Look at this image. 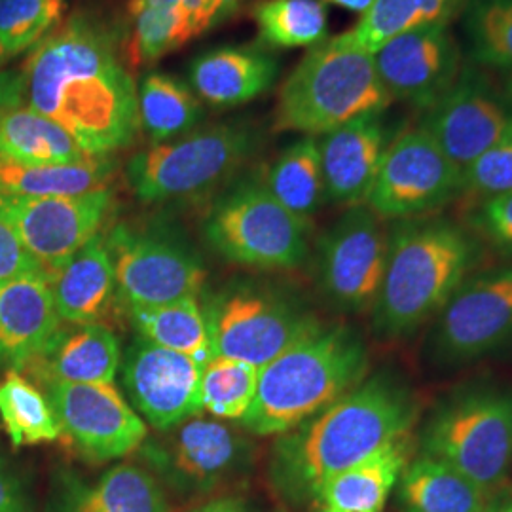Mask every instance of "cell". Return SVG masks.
<instances>
[{"label":"cell","instance_id":"1f68e13d","mask_svg":"<svg viewBox=\"0 0 512 512\" xmlns=\"http://www.w3.org/2000/svg\"><path fill=\"white\" fill-rule=\"evenodd\" d=\"M137 97L141 129L147 131L152 145L179 139L202 120V101L175 76L147 74L137 90Z\"/></svg>","mask_w":512,"mask_h":512},{"label":"cell","instance_id":"9a60e30c","mask_svg":"<svg viewBox=\"0 0 512 512\" xmlns=\"http://www.w3.org/2000/svg\"><path fill=\"white\" fill-rule=\"evenodd\" d=\"M116 293L129 308H150L198 296L205 281L200 260L171 239L126 224L107 236Z\"/></svg>","mask_w":512,"mask_h":512},{"label":"cell","instance_id":"d6986e66","mask_svg":"<svg viewBox=\"0 0 512 512\" xmlns=\"http://www.w3.org/2000/svg\"><path fill=\"white\" fill-rule=\"evenodd\" d=\"M372 55L389 97L423 112L450 92L461 73L458 42L448 25L412 29Z\"/></svg>","mask_w":512,"mask_h":512},{"label":"cell","instance_id":"ab89813d","mask_svg":"<svg viewBox=\"0 0 512 512\" xmlns=\"http://www.w3.org/2000/svg\"><path fill=\"white\" fill-rule=\"evenodd\" d=\"M511 192L512 135L461 171V194H471L480 202Z\"/></svg>","mask_w":512,"mask_h":512},{"label":"cell","instance_id":"7dc6e473","mask_svg":"<svg viewBox=\"0 0 512 512\" xmlns=\"http://www.w3.org/2000/svg\"><path fill=\"white\" fill-rule=\"evenodd\" d=\"M321 2H329V4H334V6L344 8V10H349L353 14L365 16L374 0H321Z\"/></svg>","mask_w":512,"mask_h":512},{"label":"cell","instance_id":"52a82bcc","mask_svg":"<svg viewBox=\"0 0 512 512\" xmlns=\"http://www.w3.org/2000/svg\"><path fill=\"white\" fill-rule=\"evenodd\" d=\"M253 150L251 129L219 124L135 154L128 181L143 203L179 202L226 181Z\"/></svg>","mask_w":512,"mask_h":512},{"label":"cell","instance_id":"7c38bea8","mask_svg":"<svg viewBox=\"0 0 512 512\" xmlns=\"http://www.w3.org/2000/svg\"><path fill=\"white\" fill-rule=\"evenodd\" d=\"M40 385L61 423V439L69 440L86 461L107 463L128 458L147 440V421L114 384Z\"/></svg>","mask_w":512,"mask_h":512},{"label":"cell","instance_id":"f1b7e54d","mask_svg":"<svg viewBox=\"0 0 512 512\" xmlns=\"http://www.w3.org/2000/svg\"><path fill=\"white\" fill-rule=\"evenodd\" d=\"M114 164L93 158L80 164H19L0 158V194L21 198L80 196L109 186Z\"/></svg>","mask_w":512,"mask_h":512},{"label":"cell","instance_id":"836d02e7","mask_svg":"<svg viewBox=\"0 0 512 512\" xmlns=\"http://www.w3.org/2000/svg\"><path fill=\"white\" fill-rule=\"evenodd\" d=\"M0 421L14 448L55 442L63 437L61 423L46 393L21 372L0 380Z\"/></svg>","mask_w":512,"mask_h":512},{"label":"cell","instance_id":"b9f144b4","mask_svg":"<svg viewBox=\"0 0 512 512\" xmlns=\"http://www.w3.org/2000/svg\"><path fill=\"white\" fill-rule=\"evenodd\" d=\"M44 274L35 258L21 245L14 230L0 219V281L18 275Z\"/></svg>","mask_w":512,"mask_h":512},{"label":"cell","instance_id":"44dd1931","mask_svg":"<svg viewBox=\"0 0 512 512\" xmlns=\"http://www.w3.org/2000/svg\"><path fill=\"white\" fill-rule=\"evenodd\" d=\"M380 114H366L319 141L325 194L340 205H365L387 150Z\"/></svg>","mask_w":512,"mask_h":512},{"label":"cell","instance_id":"ffe728a7","mask_svg":"<svg viewBox=\"0 0 512 512\" xmlns=\"http://www.w3.org/2000/svg\"><path fill=\"white\" fill-rule=\"evenodd\" d=\"M61 319L44 274L0 281V372H21L52 340Z\"/></svg>","mask_w":512,"mask_h":512},{"label":"cell","instance_id":"9c48e42d","mask_svg":"<svg viewBox=\"0 0 512 512\" xmlns=\"http://www.w3.org/2000/svg\"><path fill=\"white\" fill-rule=\"evenodd\" d=\"M158 433L147 437L139 454L162 486L186 497L219 490L251 459L249 442L224 421L194 416Z\"/></svg>","mask_w":512,"mask_h":512},{"label":"cell","instance_id":"7a4b0ae2","mask_svg":"<svg viewBox=\"0 0 512 512\" xmlns=\"http://www.w3.org/2000/svg\"><path fill=\"white\" fill-rule=\"evenodd\" d=\"M418 404L389 374L363 380L342 399L275 442L270 476L293 503L315 499L323 484L387 444L410 435Z\"/></svg>","mask_w":512,"mask_h":512},{"label":"cell","instance_id":"7402d4cb","mask_svg":"<svg viewBox=\"0 0 512 512\" xmlns=\"http://www.w3.org/2000/svg\"><path fill=\"white\" fill-rule=\"evenodd\" d=\"M57 329L46 348L25 370L37 380L65 384H112L122 366L116 334L101 325H69Z\"/></svg>","mask_w":512,"mask_h":512},{"label":"cell","instance_id":"4dcf8cb0","mask_svg":"<svg viewBox=\"0 0 512 512\" xmlns=\"http://www.w3.org/2000/svg\"><path fill=\"white\" fill-rule=\"evenodd\" d=\"M465 0H374L361 21L342 37L366 54H376L391 38L425 25H448Z\"/></svg>","mask_w":512,"mask_h":512},{"label":"cell","instance_id":"277c9868","mask_svg":"<svg viewBox=\"0 0 512 512\" xmlns=\"http://www.w3.org/2000/svg\"><path fill=\"white\" fill-rule=\"evenodd\" d=\"M368 351L348 327H317L260 368L255 403L241 420L256 437H279L361 384Z\"/></svg>","mask_w":512,"mask_h":512},{"label":"cell","instance_id":"8fae6325","mask_svg":"<svg viewBox=\"0 0 512 512\" xmlns=\"http://www.w3.org/2000/svg\"><path fill=\"white\" fill-rule=\"evenodd\" d=\"M114 194L99 188L80 196L21 198L0 194L4 220L46 277L55 274L86 243L101 234Z\"/></svg>","mask_w":512,"mask_h":512},{"label":"cell","instance_id":"ee69618b","mask_svg":"<svg viewBox=\"0 0 512 512\" xmlns=\"http://www.w3.org/2000/svg\"><path fill=\"white\" fill-rule=\"evenodd\" d=\"M23 97V73L0 71V116L14 107H19Z\"/></svg>","mask_w":512,"mask_h":512},{"label":"cell","instance_id":"3957f363","mask_svg":"<svg viewBox=\"0 0 512 512\" xmlns=\"http://www.w3.org/2000/svg\"><path fill=\"white\" fill-rule=\"evenodd\" d=\"M478 262V245L446 219L399 220L387 234V260L374 325L401 338L437 317Z\"/></svg>","mask_w":512,"mask_h":512},{"label":"cell","instance_id":"d4e9b609","mask_svg":"<svg viewBox=\"0 0 512 512\" xmlns=\"http://www.w3.org/2000/svg\"><path fill=\"white\" fill-rule=\"evenodd\" d=\"M55 512H171L164 486L148 469L133 463L110 467L93 484L67 478Z\"/></svg>","mask_w":512,"mask_h":512},{"label":"cell","instance_id":"484cf974","mask_svg":"<svg viewBox=\"0 0 512 512\" xmlns=\"http://www.w3.org/2000/svg\"><path fill=\"white\" fill-rule=\"evenodd\" d=\"M410 448V435L387 444L327 480L317 501L340 512H384L389 495L410 463Z\"/></svg>","mask_w":512,"mask_h":512},{"label":"cell","instance_id":"4316f807","mask_svg":"<svg viewBox=\"0 0 512 512\" xmlns=\"http://www.w3.org/2000/svg\"><path fill=\"white\" fill-rule=\"evenodd\" d=\"M403 512H486V494L440 459L420 456L410 461L397 484Z\"/></svg>","mask_w":512,"mask_h":512},{"label":"cell","instance_id":"8992f818","mask_svg":"<svg viewBox=\"0 0 512 512\" xmlns=\"http://www.w3.org/2000/svg\"><path fill=\"white\" fill-rule=\"evenodd\" d=\"M421 446L425 456L497 494L512 465V389L478 387L454 395L425 423Z\"/></svg>","mask_w":512,"mask_h":512},{"label":"cell","instance_id":"f35d334b","mask_svg":"<svg viewBox=\"0 0 512 512\" xmlns=\"http://www.w3.org/2000/svg\"><path fill=\"white\" fill-rule=\"evenodd\" d=\"M65 0H0V46L14 57L35 48L63 18Z\"/></svg>","mask_w":512,"mask_h":512},{"label":"cell","instance_id":"e575fe53","mask_svg":"<svg viewBox=\"0 0 512 512\" xmlns=\"http://www.w3.org/2000/svg\"><path fill=\"white\" fill-rule=\"evenodd\" d=\"M253 18L264 48H313L329 35V16L321 0H260Z\"/></svg>","mask_w":512,"mask_h":512},{"label":"cell","instance_id":"ba28073f","mask_svg":"<svg viewBox=\"0 0 512 512\" xmlns=\"http://www.w3.org/2000/svg\"><path fill=\"white\" fill-rule=\"evenodd\" d=\"M308 220L275 200L266 186L241 184L205 222V238L226 260L258 270H291L308 255Z\"/></svg>","mask_w":512,"mask_h":512},{"label":"cell","instance_id":"d6a6232c","mask_svg":"<svg viewBox=\"0 0 512 512\" xmlns=\"http://www.w3.org/2000/svg\"><path fill=\"white\" fill-rule=\"evenodd\" d=\"M264 186L296 217L310 219L327 198L317 137L306 135L285 148L270 167Z\"/></svg>","mask_w":512,"mask_h":512},{"label":"cell","instance_id":"8d00e7d4","mask_svg":"<svg viewBox=\"0 0 512 512\" xmlns=\"http://www.w3.org/2000/svg\"><path fill=\"white\" fill-rule=\"evenodd\" d=\"M260 368L230 357H211L202 366V412L215 420L241 421L255 403Z\"/></svg>","mask_w":512,"mask_h":512},{"label":"cell","instance_id":"6da1fadb","mask_svg":"<svg viewBox=\"0 0 512 512\" xmlns=\"http://www.w3.org/2000/svg\"><path fill=\"white\" fill-rule=\"evenodd\" d=\"M27 105L65 129L93 158L129 147L141 129L135 82L116 35L74 16L38 42L23 69Z\"/></svg>","mask_w":512,"mask_h":512},{"label":"cell","instance_id":"4fadbf2b","mask_svg":"<svg viewBox=\"0 0 512 512\" xmlns=\"http://www.w3.org/2000/svg\"><path fill=\"white\" fill-rule=\"evenodd\" d=\"M437 317L431 351L442 363H469L511 342L512 264L467 277Z\"/></svg>","mask_w":512,"mask_h":512},{"label":"cell","instance_id":"2e32d148","mask_svg":"<svg viewBox=\"0 0 512 512\" xmlns=\"http://www.w3.org/2000/svg\"><path fill=\"white\" fill-rule=\"evenodd\" d=\"M213 357L262 368L319 327L308 315L270 294L234 293L205 311Z\"/></svg>","mask_w":512,"mask_h":512},{"label":"cell","instance_id":"74e56055","mask_svg":"<svg viewBox=\"0 0 512 512\" xmlns=\"http://www.w3.org/2000/svg\"><path fill=\"white\" fill-rule=\"evenodd\" d=\"M463 29L478 65L512 71V0H465Z\"/></svg>","mask_w":512,"mask_h":512},{"label":"cell","instance_id":"30bf717a","mask_svg":"<svg viewBox=\"0 0 512 512\" xmlns=\"http://www.w3.org/2000/svg\"><path fill=\"white\" fill-rule=\"evenodd\" d=\"M461 194V171L421 128L387 145L366 207L380 219H418Z\"/></svg>","mask_w":512,"mask_h":512},{"label":"cell","instance_id":"7bdbcfd3","mask_svg":"<svg viewBox=\"0 0 512 512\" xmlns=\"http://www.w3.org/2000/svg\"><path fill=\"white\" fill-rule=\"evenodd\" d=\"M0 512H33V497L18 467L0 454Z\"/></svg>","mask_w":512,"mask_h":512},{"label":"cell","instance_id":"f907efd6","mask_svg":"<svg viewBox=\"0 0 512 512\" xmlns=\"http://www.w3.org/2000/svg\"><path fill=\"white\" fill-rule=\"evenodd\" d=\"M8 59H10V55L6 54V52H4V48L0 46V67H2Z\"/></svg>","mask_w":512,"mask_h":512},{"label":"cell","instance_id":"83f0119b","mask_svg":"<svg viewBox=\"0 0 512 512\" xmlns=\"http://www.w3.org/2000/svg\"><path fill=\"white\" fill-rule=\"evenodd\" d=\"M0 158L33 165L93 160L54 120L21 105L0 116Z\"/></svg>","mask_w":512,"mask_h":512},{"label":"cell","instance_id":"c3c4849f","mask_svg":"<svg viewBox=\"0 0 512 512\" xmlns=\"http://www.w3.org/2000/svg\"><path fill=\"white\" fill-rule=\"evenodd\" d=\"M241 0H224V8H226V16H230L236 8H238V4Z\"/></svg>","mask_w":512,"mask_h":512},{"label":"cell","instance_id":"60d3db41","mask_svg":"<svg viewBox=\"0 0 512 512\" xmlns=\"http://www.w3.org/2000/svg\"><path fill=\"white\" fill-rule=\"evenodd\" d=\"M473 224L497 251L512 256V192L480 202Z\"/></svg>","mask_w":512,"mask_h":512},{"label":"cell","instance_id":"603a6c76","mask_svg":"<svg viewBox=\"0 0 512 512\" xmlns=\"http://www.w3.org/2000/svg\"><path fill=\"white\" fill-rule=\"evenodd\" d=\"M277 71V59L264 48L226 46L198 55L188 78L200 101L211 109L228 110L268 92Z\"/></svg>","mask_w":512,"mask_h":512},{"label":"cell","instance_id":"cb8c5ba5","mask_svg":"<svg viewBox=\"0 0 512 512\" xmlns=\"http://www.w3.org/2000/svg\"><path fill=\"white\" fill-rule=\"evenodd\" d=\"M61 323L90 325L110 315L116 298V275L105 236H95L55 274L48 277Z\"/></svg>","mask_w":512,"mask_h":512},{"label":"cell","instance_id":"5bb4252c","mask_svg":"<svg viewBox=\"0 0 512 512\" xmlns=\"http://www.w3.org/2000/svg\"><path fill=\"white\" fill-rule=\"evenodd\" d=\"M420 128L463 171L486 150L511 137L512 99L475 67H461L450 92L425 110Z\"/></svg>","mask_w":512,"mask_h":512},{"label":"cell","instance_id":"816d5d0a","mask_svg":"<svg viewBox=\"0 0 512 512\" xmlns=\"http://www.w3.org/2000/svg\"><path fill=\"white\" fill-rule=\"evenodd\" d=\"M317 512H340V511H336V509H330V507H321V509H319V511Z\"/></svg>","mask_w":512,"mask_h":512},{"label":"cell","instance_id":"e0dca14e","mask_svg":"<svg viewBox=\"0 0 512 512\" xmlns=\"http://www.w3.org/2000/svg\"><path fill=\"white\" fill-rule=\"evenodd\" d=\"M387 260V232L382 219L366 205L349 207L319 247L323 291L342 310L374 306Z\"/></svg>","mask_w":512,"mask_h":512},{"label":"cell","instance_id":"5b68a950","mask_svg":"<svg viewBox=\"0 0 512 512\" xmlns=\"http://www.w3.org/2000/svg\"><path fill=\"white\" fill-rule=\"evenodd\" d=\"M391 101L374 55L338 35L310 48L283 82L275 129L308 137L327 135L366 114H382Z\"/></svg>","mask_w":512,"mask_h":512},{"label":"cell","instance_id":"f6af8a7d","mask_svg":"<svg viewBox=\"0 0 512 512\" xmlns=\"http://www.w3.org/2000/svg\"><path fill=\"white\" fill-rule=\"evenodd\" d=\"M186 512H247L245 503L234 495H219Z\"/></svg>","mask_w":512,"mask_h":512},{"label":"cell","instance_id":"ac0fdd59","mask_svg":"<svg viewBox=\"0 0 512 512\" xmlns=\"http://www.w3.org/2000/svg\"><path fill=\"white\" fill-rule=\"evenodd\" d=\"M202 366L139 338L122 359V382L135 412L156 431H167L200 416Z\"/></svg>","mask_w":512,"mask_h":512},{"label":"cell","instance_id":"bcb514c9","mask_svg":"<svg viewBox=\"0 0 512 512\" xmlns=\"http://www.w3.org/2000/svg\"><path fill=\"white\" fill-rule=\"evenodd\" d=\"M486 512H512V490L503 488L497 494L492 495Z\"/></svg>","mask_w":512,"mask_h":512},{"label":"cell","instance_id":"681fc988","mask_svg":"<svg viewBox=\"0 0 512 512\" xmlns=\"http://www.w3.org/2000/svg\"><path fill=\"white\" fill-rule=\"evenodd\" d=\"M505 93L512 99V71L507 74V82H505Z\"/></svg>","mask_w":512,"mask_h":512},{"label":"cell","instance_id":"f546056e","mask_svg":"<svg viewBox=\"0 0 512 512\" xmlns=\"http://www.w3.org/2000/svg\"><path fill=\"white\" fill-rule=\"evenodd\" d=\"M131 321L150 344L183 353L205 365L213 357L205 310L198 296L162 306L129 308Z\"/></svg>","mask_w":512,"mask_h":512},{"label":"cell","instance_id":"d590c367","mask_svg":"<svg viewBox=\"0 0 512 512\" xmlns=\"http://www.w3.org/2000/svg\"><path fill=\"white\" fill-rule=\"evenodd\" d=\"M135 33L131 57L135 63H154L175 52L203 29L173 0H133Z\"/></svg>","mask_w":512,"mask_h":512}]
</instances>
